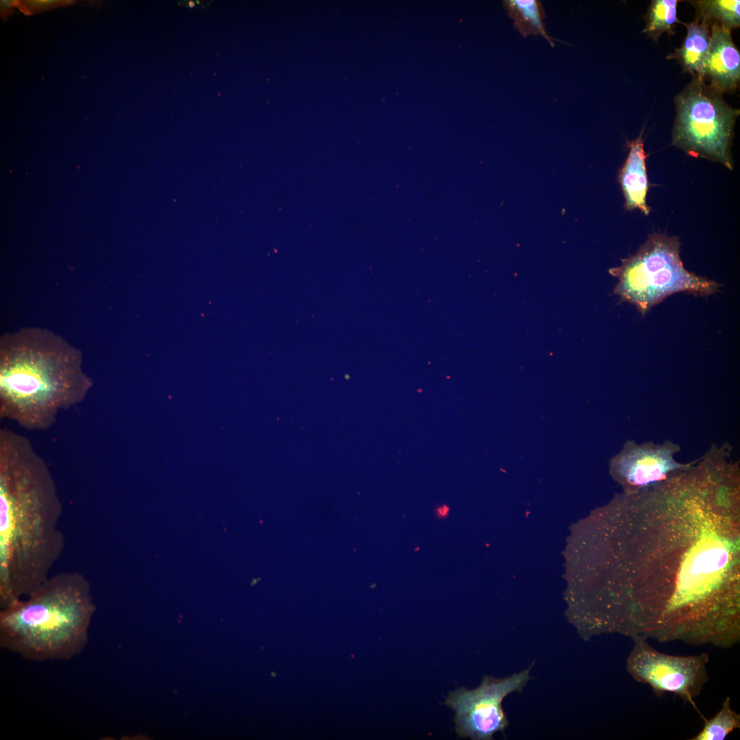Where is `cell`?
<instances>
[{"label":"cell","instance_id":"obj_1","mask_svg":"<svg viewBox=\"0 0 740 740\" xmlns=\"http://www.w3.org/2000/svg\"><path fill=\"white\" fill-rule=\"evenodd\" d=\"M53 474L26 436L0 430V608L30 595L65 548Z\"/></svg>","mask_w":740,"mask_h":740},{"label":"cell","instance_id":"obj_2","mask_svg":"<svg viewBox=\"0 0 740 740\" xmlns=\"http://www.w3.org/2000/svg\"><path fill=\"white\" fill-rule=\"evenodd\" d=\"M79 349L51 331L25 328L0 338V417L28 430L50 428L92 387Z\"/></svg>","mask_w":740,"mask_h":740},{"label":"cell","instance_id":"obj_3","mask_svg":"<svg viewBox=\"0 0 740 740\" xmlns=\"http://www.w3.org/2000/svg\"><path fill=\"white\" fill-rule=\"evenodd\" d=\"M97 610L88 579L78 571L50 576L0 610V647L29 661H69L88 641Z\"/></svg>","mask_w":740,"mask_h":740},{"label":"cell","instance_id":"obj_4","mask_svg":"<svg viewBox=\"0 0 740 740\" xmlns=\"http://www.w3.org/2000/svg\"><path fill=\"white\" fill-rule=\"evenodd\" d=\"M677 236L654 233L639 250L609 269L618 279L613 294L645 315L654 306L678 292L708 296L719 291L717 282L689 272L680 256Z\"/></svg>","mask_w":740,"mask_h":740},{"label":"cell","instance_id":"obj_5","mask_svg":"<svg viewBox=\"0 0 740 740\" xmlns=\"http://www.w3.org/2000/svg\"><path fill=\"white\" fill-rule=\"evenodd\" d=\"M672 145L687 154L722 164L732 171L731 148L739 110L722 93L695 76L675 98Z\"/></svg>","mask_w":740,"mask_h":740},{"label":"cell","instance_id":"obj_6","mask_svg":"<svg viewBox=\"0 0 740 740\" xmlns=\"http://www.w3.org/2000/svg\"><path fill=\"white\" fill-rule=\"evenodd\" d=\"M633 641L626 665L628 674L637 682L648 684L656 695L674 693L700 713L694 700L708 680V654L670 655L658 652L646 640Z\"/></svg>","mask_w":740,"mask_h":740},{"label":"cell","instance_id":"obj_7","mask_svg":"<svg viewBox=\"0 0 740 740\" xmlns=\"http://www.w3.org/2000/svg\"><path fill=\"white\" fill-rule=\"evenodd\" d=\"M532 667L507 678L484 676L474 689L461 687L449 692L445 704L455 711L458 735L473 740H491L497 732H504L508 722L502 700L513 692L523 691L531 678Z\"/></svg>","mask_w":740,"mask_h":740},{"label":"cell","instance_id":"obj_8","mask_svg":"<svg viewBox=\"0 0 740 740\" xmlns=\"http://www.w3.org/2000/svg\"><path fill=\"white\" fill-rule=\"evenodd\" d=\"M677 450V445L672 443H628L612 459L611 471L628 486H645L661 481L671 471L684 467L674 458Z\"/></svg>","mask_w":740,"mask_h":740},{"label":"cell","instance_id":"obj_9","mask_svg":"<svg viewBox=\"0 0 740 740\" xmlns=\"http://www.w3.org/2000/svg\"><path fill=\"white\" fill-rule=\"evenodd\" d=\"M730 31L717 23H713L709 48L700 75L721 93L736 89L740 79V53Z\"/></svg>","mask_w":740,"mask_h":740},{"label":"cell","instance_id":"obj_10","mask_svg":"<svg viewBox=\"0 0 740 740\" xmlns=\"http://www.w3.org/2000/svg\"><path fill=\"white\" fill-rule=\"evenodd\" d=\"M628 156L619 171V182L625 198V208L628 210L639 209L648 215L650 209L646 204L649 188L642 134L627 143Z\"/></svg>","mask_w":740,"mask_h":740},{"label":"cell","instance_id":"obj_11","mask_svg":"<svg viewBox=\"0 0 740 740\" xmlns=\"http://www.w3.org/2000/svg\"><path fill=\"white\" fill-rule=\"evenodd\" d=\"M687 35L680 48L673 57L676 58L683 70L693 77L701 75L710 45L708 24L695 20L687 25Z\"/></svg>","mask_w":740,"mask_h":740},{"label":"cell","instance_id":"obj_12","mask_svg":"<svg viewBox=\"0 0 740 740\" xmlns=\"http://www.w3.org/2000/svg\"><path fill=\"white\" fill-rule=\"evenodd\" d=\"M504 5L514 24L523 36L539 35L552 45H554L545 29L544 10L536 0H507Z\"/></svg>","mask_w":740,"mask_h":740},{"label":"cell","instance_id":"obj_13","mask_svg":"<svg viewBox=\"0 0 740 740\" xmlns=\"http://www.w3.org/2000/svg\"><path fill=\"white\" fill-rule=\"evenodd\" d=\"M692 3L697 10L696 20L707 24L715 20V23L730 30L739 27V0H702Z\"/></svg>","mask_w":740,"mask_h":740},{"label":"cell","instance_id":"obj_14","mask_svg":"<svg viewBox=\"0 0 740 740\" xmlns=\"http://www.w3.org/2000/svg\"><path fill=\"white\" fill-rule=\"evenodd\" d=\"M704 721L702 730L691 740H723L729 733L740 728V715L731 708L730 697L724 700L720 710L712 718Z\"/></svg>","mask_w":740,"mask_h":740},{"label":"cell","instance_id":"obj_15","mask_svg":"<svg viewBox=\"0 0 740 740\" xmlns=\"http://www.w3.org/2000/svg\"><path fill=\"white\" fill-rule=\"evenodd\" d=\"M677 0H653L648 10L643 32L657 42L665 32H671L678 22Z\"/></svg>","mask_w":740,"mask_h":740},{"label":"cell","instance_id":"obj_16","mask_svg":"<svg viewBox=\"0 0 740 740\" xmlns=\"http://www.w3.org/2000/svg\"><path fill=\"white\" fill-rule=\"evenodd\" d=\"M74 3L75 1L71 0H27L19 1V5L24 12L32 13L46 10L60 5H70Z\"/></svg>","mask_w":740,"mask_h":740},{"label":"cell","instance_id":"obj_17","mask_svg":"<svg viewBox=\"0 0 740 740\" xmlns=\"http://www.w3.org/2000/svg\"><path fill=\"white\" fill-rule=\"evenodd\" d=\"M19 6V1L14 0H1L0 8L1 15H5L10 12L14 8Z\"/></svg>","mask_w":740,"mask_h":740},{"label":"cell","instance_id":"obj_18","mask_svg":"<svg viewBox=\"0 0 740 740\" xmlns=\"http://www.w3.org/2000/svg\"><path fill=\"white\" fill-rule=\"evenodd\" d=\"M449 508L447 505H442V506H441L439 507H437L436 510H435L436 515L439 518H441V519L447 517L448 516V515H449Z\"/></svg>","mask_w":740,"mask_h":740},{"label":"cell","instance_id":"obj_19","mask_svg":"<svg viewBox=\"0 0 740 740\" xmlns=\"http://www.w3.org/2000/svg\"><path fill=\"white\" fill-rule=\"evenodd\" d=\"M187 4H188V6L189 8H191L196 6V2H195V1H189V2L187 3Z\"/></svg>","mask_w":740,"mask_h":740},{"label":"cell","instance_id":"obj_20","mask_svg":"<svg viewBox=\"0 0 740 740\" xmlns=\"http://www.w3.org/2000/svg\"><path fill=\"white\" fill-rule=\"evenodd\" d=\"M271 675H272V676H273L274 677L275 676V673H273V672H272V673H271Z\"/></svg>","mask_w":740,"mask_h":740}]
</instances>
